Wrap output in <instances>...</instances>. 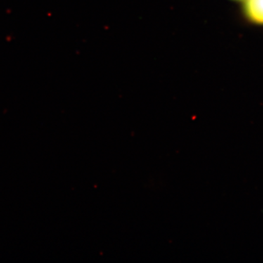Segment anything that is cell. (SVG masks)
<instances>
[{
    "instance_id": "obj_2",
    "label": "cell",
    "mask_w": 263,
    "mask_h": 263,
    "mask_svg": "<svg viewBox=\"0 0 263 263\" xmlns=\"http://www.w3.org/2000/svg\"><path fill=\"white\" fill-rule=\"evenodd\" d=\"M235 1H245V0H235Z\"/></svg>"
},
{
    "instance_id": "obj_1",
    "label": "cell",
    "mask_w": 263,
    "mask_h": 263,
    "mask_svg": "<svg viewBox=\"0 0 263 263\" xmlns=\"http://www.w3.org/2000/svg\"><path fill=\"white\" fill-rule=\"evenodd\" d=\"M243 13L249 23L263 26V0H245Z\"/></svg>"
}]
</instances>
